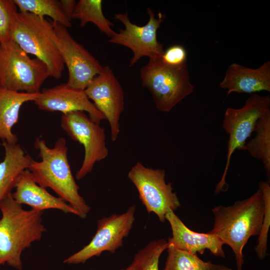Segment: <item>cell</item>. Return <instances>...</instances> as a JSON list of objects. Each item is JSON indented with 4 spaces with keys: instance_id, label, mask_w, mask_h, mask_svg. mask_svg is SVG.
<instances>
[{
    "instance_id": "obj_1",
    "label": "cell",
    "mask_w": 270,
    "mask_h": 270,
    "mask_svg": "<svg viewBox=\"0 0 270 270\" xmlns=\"http://www.w3.org/2000/svg\"><path fill=\"white\" fill-rule=\"evenodd\" d=\"M212 212L214 223L208 232L231 248L237 270H242L244 262V248L252 236H258L260 233L264 212L262 190L258 188L250 197L230 206H216Z\"/></svg>"
},
{
    "instance_id": "obj_2",
    "label": "cell",
    "mask_w": 270,
    "mask_h": 270,
    "mask_svg": "<svg viewBox=\"0 0 270 270\" xmlns=\"http://www.w3.org/2000/svg\"><path fill=\"white\" fill-rule=\"evenodd\" d=\"M34 146L38 150L41 160H33L28 169L34 180L45 188L52 189L76 210L78 217L85 218L91 208L79 194L80 188L68 162L64 138L58 139L54 146L50 148L44 139L38 138Z\"/></svg>"
},
{
    "instance_id": "obj_3",
    "label": "cell",
    "mask_w": 270,
    "mask_h": 270,
    "mask_svg": "<svg viewBox=\"0 0 270 270\" xmlns=\"http://www.w3.org/2000/svg\"><path fill=\"white\" fill-rule=\"evenodd\" d=\"M0 266L6 264L22 270V252L46 231L42 223L44 211L24 209L12 194L0 202Z\"/></svg>"
},
{
    "instance_id": "obj_4",
    "label": "cell",
    "mask_w": 270,
    "mask_h": 270,
    "mask_svg": "<svg viewBox=\"0 0 270 270\" xmlns=\"http://www.w3.org/2000/svg\"><path fill=\"white\" fill-rule=\"evenodd\" d=\"M10 37L28 54L34 56L48 66L50 76L60 79L64 64L57 44L52 23L45 18L18 11L10 0Z\"/></svg>"
},
{
    "instance_id": "obj_5",
    "label": "cell",
    "mask_w": 270,
    "mask_h": 270,
    "mask_svg": "<svg viewBox=\"0 0 270 270\" xmlns=\"http://www.w3.org/2000/svg\"><path fill=\"white\" fill-rule=\"evenodd\" d=\"M140 75L142 86L149 90L156 108L162 112H170L194 92L188 64L173 66L164 63L160 57L149 59Z\"/></svg>"
},
{
    "instance_id": "obj_6",
    "label": "cell",
    "mask_w": 270,
    "mask_h": 270,
    "mask_svg": "<svg viewBox=\"0 0 270 270\" xmlns=\"http://www.w3.org/2000/svg\"><path fill=\"white\" fill-rule=\"evenodd\" d=\"M50 76L47 66L31 58L12 39L0 44V88L8 90L37 94Z\"/></svg>"
},
{
    "instance_id": "obj_7",
    "label": "cell",
    "mask_w": 270,
    "mask_h": 270,
    "mask_svg": "<svg viewBox=\"0 0 270 270\" xmlns=\"http://www.w3.org/2000/svg\"><path fill=\"white\" fill-rule=\"evenodd\" d=\"M270 112V96L252 94L240 108H228L224 114L222 128L228 134L226 166L222 178L216 186L215 194L226 190V178L231 158L236 150H242L254 132L258 120ZM228 187V186H227Z\"/></svg>"
},
{
    "instance_id": "obj_8",
    "label": "cell",
    "mask_w": 270,
    "mask_h": 270,
    "mask_svg": "<svg viewBox=\"0 0 270 270\" xmlns=\"http://www.w3.org/2000/svg\"><path fill=\"white\" fill-rule=\"evenodd\" d=\"M127 176L136 186L139 198L148 213L153 212L162 222H164L168 210H177L180 202L172 184L166 182L163 169H154L137 162Z\"/></svg>"
},
{
    "instance_id": "obj_9",
    "label": "cell",
    "mask_w": 270,
    "mask_h": 270,
    "mask_svg": "<svg viewBox=\"0 0 270 270\" xmlns=\"http://www.w3.org/2000/svg\"><path fill=\"white\" fill-rule=\"evenodd\" d=\"M60 126L70 137L84 148V160L76 174V178L80 180L92 171L96 162L108 155L104 129L82 111L63 114Z\"/></svg>"
},
{
    "instance_id": "obj_10",
    "label": "cell",
    "mask_w": 270,
    "mask_h": 270,
    "mask_svg": "<svg viewBox=\"0 0 270 270\" xmlns=\"http://www.w3.org/2000/svg\"><path fill=\"white\" fill-rule=\"evenodd\" d=\"M147 13L149 16L148 23L142 26L132 22L128 18V12L116 14L114 18L120 22L124 29L116 32L108 40L111 44L126 46L130 49L133 56L130 62V66L136 64L143 56L149 59L162 56L164 52L163 45L157 40V30L163 22L161 12L156 18L152 10L148 8Z\"/></svg>"
},
{
    "instance_id": "obj_11",
    "label": "cell",
    "mask_w": 270,
    "mask_h": 270,
    "mask_svg": "<svg viewBox=\"0 0 270 270\" xmlns=\"http://www.w3.org/2000/svg\"><path fill=\"white\" fill-rule=\"evenodd\" d=\"M136 205L122 214H114L98 220L97 229L90 242L80 250L70 256L64 263L84 264L104 252L114 253L123 246V240L132 230L135 220Z\"/></svg>"
},
{
    "instance_id": "obj_12",
    "label": "cell",
    "mask_w": 270,
    "mask_h": 270,
    "mask_svg": "<svg viewBox=\"0 0 270 270\" xmlns=\"http://www.w3.org/2000/svg\"><path fill=\"white\" fill-rule=\"evenodd\" d=\"M57 44L68 72V86L84 90L104 66L83 46L77 42L67 28L58 22H52Z\"/></svg>"
},
{
    "instance_id": "obj_13",
    "label": "cell",
    "mask_w": 270,
    "mask_h": 270,
    "mask_svg": "<svg viewBox=\"0 0 270 270\" xmlns=\"http://www.w3.org/2000/svg\"><path fill=\"white\" fill-rule=\"evenodd\" d=\"M84 92L96 108L107 120L110 128L111 140L115 142L120 132V120L124 110L123 89L108 66L92 80Z\"/></svg>"
},
{
    "instance_id": "obj_14",
    "label": "cell",
    "mask_w": 270,
    "mask_h": 270,
    "mask_svg": "<svg viewBox=\"0 0 270 270\" xmlns=\"http://www.w3.org/2000/svg\"><path fill=\"white\" fill-rule=\"evenodd\" d=\"M34 102L38 108L47 112H60L63 114L74 111L86 112L89 118L98 124L105 119L84 90L74 88L66 84L43 89Z\"/></svg>"
},
{
    "instance_id": "obj_15",
    "label": "cell",
    "mask_w": 270,
    "mask_h": 270,
    "mask_svg": "<svg viewBox=\"0 0 270 270\" xmlns=\"http://www.w3.org/2000/svg\"><path fill=\"white\" fill-rule=\"evenodd\" d=\"M171 228L172 237L168 245L193 254H203L208 250L215 256H226L221 240L215 234L207 232L200 233L189 229L172 210H168L166 215Z\"/></svg>"
},
{
    "instance_id": "obj_16",
    "label": "cell",
    "mask_w": 270,
    "mask_h": 270,
    "mask_svg": "<svg viewBox=\"0 0 270 270\" xmlns=\"http://www.w3.org/2000/svg\"><path fill=\"white\" fill-rule=\"evenodd\" d=\"M220 86L232 92L256 94L270 92V62L268 60L257 68H251L237 63L228 68Z\"/></svg>"
},
{
    "instance_id": "obj_17",
    "label": "cell",
    "mask_w": 270,
    "mask_h": 270,
    "mask_svg": "<svg viewBox=\"0 0 270 270\" xmlns=\"http://www.w3.org/2000/svg\"><path fill=\"white\" fill-rule=\"evenodd\" d=\"M15 188L12 196L20 205L26 204L30 206L31 209L40 211L56 209L78 216V212L70 204L60 198L51 194L46 188L36 184L28 170L23 172Z\"/></svg>"
},
{
    "instance_id": "obj_18",
    "label": "cell",
    "mask_w": 270,
    "mask_h": 270,
    "mask_svg": "<svg viewBox=\"0 0 270 270\" xmlns=\"http://www.w3.org/2000/svg\"><path fill=\"white\" fill-rule=\"evenodd\" d=\"M4 157L0 162V202L12 194L23 172L33 159L18 144L3 141Z\"/></svg>"
},
{
    "instance_id": "obj_19",
    "label": "cell",
    "mask_w": 270,
    "mask_h": 270,
    "mask_svg": "<svg viewBox=\"0 0 270 270\" xmlns=\"http://www.w3.org/2000/svg\"><path fill=\"white\" fill-rule=\"evenodd\" d=\"M40 93L10 91L0 88V138L8 144H17L18 138L12 127L18 122L20 110L24 104L34 102Z\"/></svg>"
},
{
    "instance_id": "obj_20",
    "label": "cell",
    "mask_w": 270,
    "mask_h": 270,
    "mask_svg": "<svg viewBox=\"0 0 270 270\" xmlns=\"http://www.w3.org/2000/svg\"><path fill=\"white\" fill-rule=\"evenodd\" d=\"M254 137L246 142L242 150L254 158L260 160L267 176H270V112L257 121Z\"/></svg>"
},
{
    "instance_id": "obj_21",
    "label": "cell",
    "mask_w": 270,
    "mask_h": 270,
    "mask_svg": "<svg viewBox=\"0 0 270 270\" xmlns=\"http://www.w3.org/2000/svg\"><path fill=\"white\" fill-rule=\"evenodd\" d=\"M168 256L164 270H232L221 264L205 262L197 254L176 248L170 245L167 248Z\"/></svg>"
},
{
    "instance_id": "obj_22",
    "label": "cell",
    "mask_w": 270,
    "mask_h": 270,
    "mask_svg": "<svg viewBox=\"0 0 270 270\" xmlns=\"http://www.w3.org/2000/svg\"><path fill=\"white\" fill-rule=\"evenodd\" d=\"M102 0H80L76 2L72 18L80 22V27H84L88 22L94 24L102 33L109 38L115 32L112 27L114 24L104 15Z\"/></svg>"
},
{
    "instance_id": "obj_23",
    "label": "cell",
    "mask_w": 270,
    "mask_h": 270,
    "mask_svg": "<svg viewBox=\"0 0 270 270\" xmlns=\"http://www.w3.org/2000/svg\"><path fill=\"white\" fill-rule=\"evenodd\" d=\"M19 11L28 12L36 16H50L53 22L65 26H72L70 22L64 14L60 1L56 0H12Z\"/></svg>"
},
{
    "instance_id": "obj_24",
    "label": "cell",
    "mask_w": 270,
    "mask_h": 270,
    "mask_svg": "<svg viewBox=\"0 0 270 270\" xmlns=\"http://www.w3.org/2000/svg\"><path fill=\"white\" fill-rule=\"evenodd\" d=\"M258 188L262 190L264 202V217L254 250L260 260L265 258L267 254L268 232L270 224V180L261 182Z\"/></svg>"
},
{
    "instance_id": "obj_25",
    "label": "cell",
    "mask_w": 270,
    "mask_h": 270,
    "mask_svg": "<svg viewBox=\"0 0 270 270\" xmlns=\"http://www.w3.org/2000/svg\"><path fill=\"white\" fill-rule=\"evenodd\" d=\"M160 58L166 64L173 66H181L188 64L186 50L184 46L180 44L169 46L164 50Z\"/></svg>"
},
{
    "instance_id": "obj_26",
    "label": "cell",
    "mask_w": 270,
    "mask_h": 270,
    "mask_svg": "<svg viewBox=\"0 0 270 270\" xmlns=\"http://www.w3.org/2000/svg\"><path fill=\"white\" fill-rule=\"evenodd\" d=\"M10 0H0V43L11 40Z\"/></svg>"
},
{
    "instance_id": "obj_27",
    "label": "cell",
    "mask_w": 270,
    "mask_h": 270,
    "mask_svg": "<svg viewBox=\"0 0 270 270\" xmlns=\"http://www.w3.org/2000/svg\"><path fill=\"white\" fill-rule=\"evenodd\" d=\"M157 240L150 242L146 246L140 250L134 256L132 262L128 266L120 270H142L144 265L154 250Z\"/></svg>"
},
{
    "instance_id": "obj_28",
    "label": "cell",
    "mask_w": 270,
    "mask_h": 270,
    "mask_svg": "<svg viewBox=\"0 0 270 270\" xmlns=\"http://www.w3.org/2000/svg\"><path fill=\"white\" fill-rule=\"evenodd\" d=\"M168 246V241L165 239L157 240L156 244L146 261L142 270H160V258L162 253L167 249Z\"/></svg>"
},
{
    "instance_id": "obj_29",
    "label": "cell",
    "mask_w": 270,
    "mask_h": 270,
    "mask_svg": "<svg viewBox=\"0 0 270 270\" xmlns=\"http://www.w3.org/2000/svg\"><path fill=\"white\" fill-rule=\"evenodd\" d=\"M60 3L64 14L67 18L71 22L76 4V1L74 0H60Z\"/></svg>"
},
{
    "instance_id": "obj_30",
    "label": "cell",
    "mask_w": 270,
    "mask_h": 270,
    "mask_svg": "<svg viewBox=\"0 0 270 270\" xmlns=\"http://www.w3.org/2000/svg\"></svg>"
}]
</instances>
